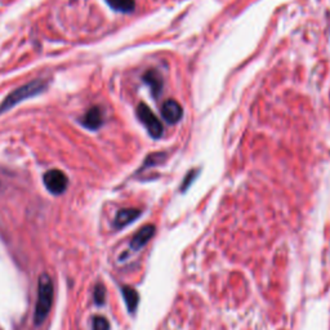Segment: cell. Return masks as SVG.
Instances as JSON below:
<instances>
[{
    "mask_svg": "<svg viewBox=\"0 0 330 330\" xmlns=\"http://www.w3.org/2000/svg\"><path fill=\"white\" fill-rule=\"evenodd\" d=\"M137 116L141 120L142 124L146 127L150 135L152 138H160L163 135V124L157 119L154 112L151 111L150 107L144 103H139L137 106Z\"/></svg>",
    "mask_w": 330,
    "mask_h": 330,
    "instance_id": "obj_3",
    "label": "cell"
},
{
    "mask_svg": "<svg viewBox=\"0 0 330 330\" xmlns=\"http://www.w3.org/2000/svg\"><path fill=\"white\" fill-rule=\"evenodd\" d=\"M143 81L151 88L152 96L157 98L159 94L161 93V89H163V79H161L160 74L156 70L146 71L143 75Z\"/></svg>",
    "mask_w": 330,
    "mask_h": 330,
    "instance_id": "obj_8",
    "label": "cell"
},
{
    "mask_svg": "<svg viewBox=\"0 0 330 330\" xmlns=\"http://www.w3.org/2000/svg\"><path fill=\"white\" fill-rule=\"evenodd\" d=\"M196 174H198V173H196V172H193V173H189V176L186 177V180H185V182H183V185H182V191H186L187 187H189L190 185L193 183V180L196 177Z\"/></svg>",
    "mask_w": 330,
    "mask_h": 330,
    "instance_id": "obj_14",
    "label": "cell"
},
{
    "mask_svg": "<svg viewBox=\"0 0 330 330\" xmlns=\"http://www.w3.org/2000/svg\"><path fill=\"white\" fill-rule=\"evenodd\" d=\"M93 299L97 306L105 305V302H106V288L102 284H97L96 288H94Z\"/></svg>",
    "mask_w": 330,
    "mask_h": 330,
    "instance_id": "obj_12",
    "label": "cell"
},
{
    "mask_svg": "<svg viewBox=\"0 0 330 330\" xmlns=\"http://www.w3.org/2000/svg\"><path fill=\"white\" fill-rule=\"evenodd\" d=\"M92 328L93 330H110V323L103 316H94Z\"/></svg>",
    "mask_w": 330,
    "mask_h": 330,
    "instance_id": "obj_13",
    "label": "cell"
},
{
    "mask_svg": "<svg viewBox=\"0 0 330 330\" xmlns=\"http://www.w3.org/2000/svg\"><path fill=\"white\" fill-rule=\"evenodd\" d=\"M43 181L47 190L53 195H62L68 185L67 176L60 169L48 170L43 177Z\"/></svg>",
    "mask_w": 330,
    "mask_h": 330,
    "instance_id": "obj_4",
    "label": "cell"
},
{
    "mask_svg": "<svg viewBox=\"0 0 330 330\" xmlns=\"http://www.w3.org/2000/svg\"><path fill=\"white\" fill-rule=\"evenodd\" d=\"M81 123H83L85 128L90 129V131H96V129L100 128L103 123L102 112H101L100 107H92V109L84 115Z\"/></svg>",
    "mask_w": 330,
    "mask_h": 330,
    "instance_id": "obj_9",
    "label": "cell"
},
{
    "mask_svg": "<svg viewBox=\"0 0 330 330\" xmlns=\"http://www.w3.org/2000/svg\"><path fill=\"white\" fill-rule=\"evenodd\" d=\"M155 235V226L152 224H146L139 231L135 232L131 241V248L133 250H139L154 237Z\"/></svg>",
    "mask_w": 330,
    "mask_h": 330,
    "instance_id": "obj_6",
    "label": "cell"
},
{
    "mask_svg": "<svg viewBox=\"0 0 330 330\" xmlns=\"http://www.w3.org/2000/svg\"><path fill=\"white\" fill-rule=\"evenodd\" d=\"M107 4L111 6L112 9L118 10V12L129 13L134 10L135 3L134 0H106Z\"/></svg>",
    "mask_w": 330,
    "mask_h": 330,
    "instance_id": "obj_11",
    "label": "cell"
},
{
    "mask_svg": "<svg viewBox=\"0 0 330 330\" xmlns=\"http://www.w3.org/2000/svg\"><path fill=\"white\" fill-rule=\"evenodd\" d=\"M161 115L165 119V122L170 123V124H176L182 119L183 110L177 101L168 100L164 102L163 107H161Z\"/></svg>",
    "mask_w": 330,
    "mask_h": 330,
    "instance_id": "obj_5",
    "label": "cell"
},
{
    "mask_svg": "<svg viewBox=\"0 0 330 330\" xmlns=\"http://www.w3.org/2000/svg\"><path fill=\"white\" fill-rule=\"evenodd\" d=\"M53 281L48 273H42L38 280V301L35 306V314H34V323L40 325L44 323L47 316L51 312L53 305Z\"/></svg>",
    "mask_w": 330,
    "mask_h": 330,
    "instance_id": "obj_1",
    "label": "cell"
},
{
    "mask_svg": "<svg viewBox=\"0 0 330 330\" xmlns=\"http://www.w3.org/2000/svg\"><path fill=\"white\" fill-rule=\"evenodd\" d=\"M122 293L125 305H127V308H128V311L131 312V314H134L135 310H137L138 307V303H139V295H138V292L134 288H132V286H123Z\"/></svg>",
    "mask_w": 330,
    "mask_h": 330,
    "instance_id": "obj_10",
    "label": "cell"
},
{
    "mask_svg": "<svg viewBox=\"0 0 330 330\" xmlns=\"http://www.w3.org/2000/svg\"><path fill=\"white\" fill-rule=\"evenodd\" d=\"M141 215V210L134 208H127V209H120L116 214L115 219H114V227L120 230L124 228L125 226L131 224L132 222H134L135 219Z\"/></svg>",
    "mask_w": 330,
    "mask_h": 330,
    "instance_id": "obj_7",
    "label": "cell"
},
{
    "mask_svg": "<svg viewBox=\"0 0 330 330\" xmlns=\"http://www.w3.org/2000/svg\"><path fill=\"white\" fill-rule=\"evenodd\" d=\"M45 87H47V83L44 80L36 79V80H32L30 83L25 84L22 87L17 88L16 90H13L12 93L8 94L5 97V100L3 101V103L0 105V114L8 111L13 106H16L17 103L22 102V101L27 100L30 97L42 93L43 90L45 89Z\"/></svg>",
    "mask_w": 330,
    "mask_h": 330,
    "instance_id": "obj_2",
    "label": "cell"
}]
</instances>
